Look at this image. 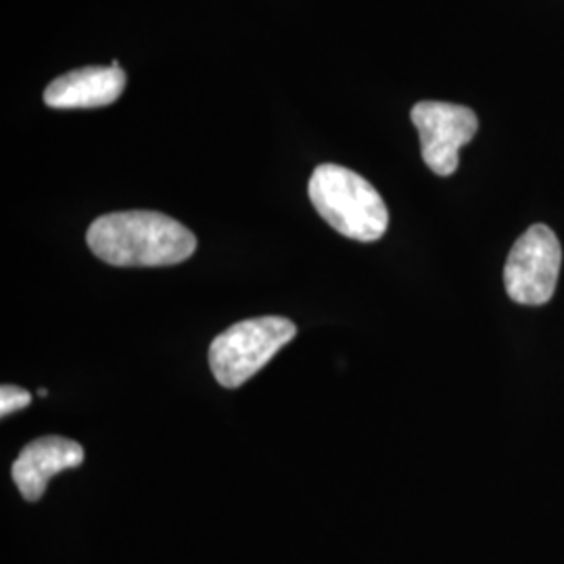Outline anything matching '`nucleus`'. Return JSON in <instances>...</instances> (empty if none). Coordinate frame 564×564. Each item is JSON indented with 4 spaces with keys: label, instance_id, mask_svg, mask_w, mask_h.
<instances>
[{
    "label": "nucleus",
    "instance_id": "obj_1",
    "mask_svg": "<svg viewBox=\"0 0 564 564\" xmlns=\"http://www.w3.org/2000/svg\"><path fill=\"white\" fill-rule=\"evenodd\" d=\"M90 251L118 268H158L186 262L197 239L184 224L160 212H116L90 224Z\"/></svg>",
    "mask_w": 564,
    "mask_h": 564
},
{
    "label": "nucleus",
    "instance_id": "obj_2",
    "mask_svg": "<svg viewBox=\"0 0 564 564\" xmlns=\"http://www.w3.org/2000/svg\"><path fill=\"white\" fill-rule=\"evenodd\" d=\"M307 195L324 223L354 241H379L389 226V212L379 191L337 163L314 170Z\"/></svg>",
    "mask_w": 564,
    "mask_h": 564
},
{
    "label": "nucleus",
    "instance_id": "obj_3",
    "mask_svg": "<svg viewBox=\"0 0 564 564\" xmlns=\"http://www.w3.org/2000/svg\"><path fill=\"white\" fill-rule=\"evenodd\" d=\"M297 326L281 316H263L232 324L209 345V366L216 381L237 389L256 377L286 343L293 341Z\"/></svg>",
    "mask_w": 564,
    "mask_h": 564
},
{
    "label": "nucleus",
    "instance_id": "obj_4",
    "mask_svg": "<svg viewBox=\"0 0 564 564\" xmlns=\"http://www.w3.org/2000/svg\"><path fill=\"white\" fill-rule=\"evenodd\" d=\"M563 265L558 237L544 224L531 226L514 247L505 265L508 297L521 305H544L552 300Z\"/></svg>",
    "mask_w": 564,
    "mask_h": 564
},
{
    "label": "nucleus",
    "instance_id": "obj_5",
    "mask_svg": "<svg viewBox=\"0 0 564 564\" xmlns=\"http://www.w3.org/2000/svg\"><path fill=\"white\" fill-rule=\"evenodd\" d=\"M410 118L414 121L423 160L437 176H452L458 170V153L473 141L479 120L477 113L464 105L452 102H416Z\"/></svg>",
    "mask_w": 564,
    "mask_h": 564
},
{
    "label": "nucleus",
    "instance_id": "obj_6",
    "mask_svg": "<svg viewBox=\"0 0 564 564\" xmlns=\"http://www.w3.org/2000/svg\"><path fill=\"white\" fill-rule=\"evenodd\" d=\"M84 463V447L72 440L48 435L21 449L13 463V481L28 502L41 500L48 481L61 470L78 468Z\"/></svg>",
    "mask_w": 564,
    "mask_h": 564
},
{
    "label": "nucleus",
    "instance_id": "obj_7",
    "mask_svg": "<svg viewBox=\"0 0 564 564\" xmlns=\"http://www.w3.org/2000/svg\"><path fill=\"white\" fill-rule=\"evenodd\" d=\"M126 90V74L120 63L109 67H82L48 84L44 102L55 109H95L118 101Z\"/></svg>",
    "mask_w": 564,
    "mask_h": 564
},
{
    "label": "nucleus",
    "instance_id": "obj_8",
    "mask_svg": "<svg viewBox=\"0 0 564 564\" xmlns=\"http://www.w3.org/2000/svg\"><path fill=\"white\" fill-rule=\"evenodd\" d=\"M32 402V395L15 384H2L0 389V414L9 416L13 412H20Z\"/></svg>",
    "mask_w": 564,
    "mask_h": 564
}]
</instances>
